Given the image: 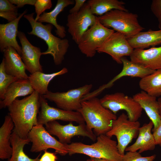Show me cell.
<instances>
[{
	"mask_svg": "<svg viewBox=\"0 0 161 161\" xmlns=\"http://www.w3.org/2000/svg\"><path fill=\"white\" fill-rule=\"evenodd\" d=\"M158 27L160 30H161V21L159 22Z\"/></svg>",
	"mask_w": 161,
	"mask_h": 161,
	"instance_id": "cell-42",
	"label": "cell"
},
{
	"mask_svg": "<svg viewBox=\"0 0 161 161\" xmlns=\"http://www.w3.org/2000/svg\"><path fill=\"white\" fill-rule=\"evenodd\" d=\"M75 1L72 0H58L53 10L49 12L43 13L40 16L37 21L41 23H47L54 26L56 28L55 32L56 35L60 38H64L66 36L65 27L58 24L57 18L65 7L74 4Z\"/></svg>",
	"mask_w": 161,
	"mask_h": 161,
	"instance_id": "cell-23",
	"label": "cell"
},
{
	"mask_svg": "<svg viewBox=\"0 0 161 161\" xmlns=\"http://www.w3.org/2000/svg\"><path fill=\"white\" fill-rule=\"evenodd\" d=\"M34 91L28 79L17 80L9 86L4 99L0 100V109L8 107L17 97L30 95Z\"/></svg>",
	"mask_w": 161,
	"mask_h": 161,
	"instance_id": "cell-22",
	"label": "cell"
},
{
	"mask_svg": "<svg viewBox=\"0 0 161 161\" xmlns=\"http://www.w3.org/2000/svg\"><path fill=\"white\" fill-rule=\"evenodd\" d=\"M13 148L12 153L8 161H39L40 154L36 158L31 159L24 152V146L30 142L29 138H22L20 137L14 131H13L10 140Z\"/></svg>",
	"mask_w": 161,
	"mask_h": 161,
	"instance_id": "cell-27",
	"label": "cell"
},
{
	"mask_svg": "<svg viewBox=\"0 0 161 161\" xmlns=\"http://www.w3.org/2000/svg\"><path fill=\"white\" fill-rule=\"evenodd\" d=\"M145 111L156 129L161 122V116L159 112V105L157 98L151 96L143 91L137 93L133 97Z\"/></svg>",
	"mask_w": 161,
	"mask_h": 161,
	"instance_id": "cell-20",
	"label": "cell"
},
{
	"mask_svg": "<svg viewBox=\"0 0 161 161\" xmlns=\"http://www.w3.org/2000/svg\"><path fill=\"white\" fill-rule=\"evenodd\" d=\"M14 128L13 121L8 114L0 128V158L2 160H9L12 155L13 148L10 140Z\"/></svg>",
	"mask_w": 161,
	"mask_h": 161,
	"instance_id": "cell-25",
	"label": "cell"
},
{
	"mask_svg": "<svg viewBox=\"0 0 161 161\" xmlns=\"http://www.w3.org/2000/svg\"><path fill=\"white\" fill-rule=\"evenodd\" d=\"M52 5L51 0H36L34 5L36 14L35 20L37 21L40 16L46 10L50 9Z\"/></svg>",
	"mask_w": 161,
	"mask_h": 161,
	"instance_id": "cell-32",
	"label": "cell"
},
{
	"mask_svg": "<svg viewBox=\"0 0 161 161\" xmlns=\"http://www.w3.org/2000/svg\"><path fill=\"white\" fill-rule=\"evenodd\" d=\"M17 36L21 45V56L26 70L30 74L38 72H43L42 67L40 62L42 55L40 48L32 45L23 32L18 31Z\"/></svg>",
	"mask_w": 161,
	"mask_h": 161,
	"instance_id": "cell-15",
	"label": "cell"
},
{
	"mask_svg": "<svg viewBox=\"0 0 161 161\" xmlns=\"http://www.w3.org/2000/svg\"><path fill=\"white\" fill-rule=\"evenodd\" d=\"M97 18L92 13L87 3H85L78 12L69 13L68 15L66 24L68 31L77 44L89 27L95 23Z\"/></svg>",
	"mask_w": 161,
	"mask_h": 161,
	"instance_id": "cell-12",
	"label": "cell"
},
{
	"mask_svg": "<svg viewBox=\"0 0 161 161\" xmlns=\"http://www.w3.org/2000/svg\"><path fill=\"white\" fill-rule=\"evenodd\" d=\"M68 72V69L66 67L59 71L50 74L38 72L30 74L28 79L34 91L40 95H43L49 91L48 89V85L54 78L65 74Z\"/></svg>",
	"mask_w": 161,
	"mask_h": 161,
	"instance_id": "cell-26",
	"label": "cell"
},
{
	"mask_svg": "<svg viewBox=\"0 0 161 161\" xmlns=\"http://www.w3.org/2000/svg\"><path fill=\"white\" fill-rule=\"evenodd\" d=\"M78 111L87 126L93 129L97 136L106 134L112 129L113 121L117 118L116 115L103 106L96 97L83 100Z\"/></svg>",
	"mask_w": 161,
	"mask_h": 161,
	"instance_id": "cell-2",
	"label": "cell"
},
{
	"mask_svg": "<svg viewBox=\"0 0 161 161\" xmlns=\"http://www.w3.org/2000/svg\"><path fill=\"white\" fill-rule=\"evenodd\" d=\"M24 10L15 20L6 24H0V50L3 52L5 49L11 47L14 48L21 56V47L16 40L19 22L27 13Z\"/></svg>",
	"mask_w": 161,
	"mask_h": 161,
	"instance_id": "cell-18",
	"label": "cell"
},
{
	"mask_svg": "<svg viewBox=\"0 0 161 161\" xmlns=\"http://www.w3.org/2000/svg\"><path fill=\"white\" fill-rule=\"evenodd\" d=\"M39 97L40 95L34 91L21 99H16L8 107V114L14 125L13 131L21 138H28L32 128L38 124Z\"/></svg>",
	"mask_w": 161,
	"mask_h": 161,
	"instance_id": "cell-1",
	"label": "cell"
},
{
	"mask_svg": "<svg viewBox=\"0 0 161 161\" xmlns=\"http://www.w3.org/2000/svg\"><path fill=\"white\" fill-rule=\"evenodd\" d=\"M87 3L92 14L99 16L114 9L129 12L124 6L125 3L118 0H89Z\"/></svg>",
	"mask_w": 161,
	"mask_h": 161,
	"instance_id": "cell-29",
	"label": "cell"
},
{
	"mask_svg": "<svg viewBox=\"0 0 161 161\" xmlns=\"http://www.w3.org/2000/svg\"><path fill=\"white\" fill-rule=\"evenodd\" d=\"M18 80L17 78L7 74L4 69V60L3 58L0 64V98L4 99L5 93L9 86Z\"/></svg>",
	"mask_w": 161,
	"mask_h": 161,
	"instance_id": "cell-30",
	"label": "cell"
},
{
	"mask_svg": "<svg viewBox=\"0 0 161 161\" xmlns=\"http://www.w3.org/2000/svg\"><path fill=\"white\" fill-rule=\"evenodd\" d=\"M18 11L0 12V16L7 20L8 22L13 21L18 17Z\"/></svg>",
	"mask_w": 161,
	"mask_h": 161,
	"instance_id": "cell-35",
	"label": "cell"
},
{
	"mask_svg": "<svg viewBox=\"0 0 161 161\" xmlns=\"http://www.w3.org/2000/svg\"><path fill=\"white\" fill-rule=\"evenodd\" d=\"M39 101L41 110L37 117L38 124L45 125L49 122L57 120L74 122L79 124L85 123L82 115L78 111H66L50 106L42 95H40Z\"/></svg>",
	"mask_w": 161,
	"mask_h": 161,
	"instance_id": "cell-13",
	"label": "cell"
},
{
	"mask_svg": "<svg viewBox=\"0 0 161 161\" xmlns=\"http://www.w3.org/2000/svg\"><path fill=\"white\" fill-rule=\"evenodd\" d=\"M4 69L6 73L18 80L28 79L26 67L21 56L13 47H9L4 50Z\"/></svg>",
	"mask_w": 161,
	"mask_h": 161,
	"instance_id": "cell-19",
	"label": "cell"
},
{
	"mask_svg": "<svg viewBox=\"0 0 161 161\" xmlns=\"http://www.w3.org/2000/svg\"><path fill=\"white\" fill-rule=\"evenodd\" d=\"M34 14L32 13L24 16L29 22L32 28L28 34L36 36L44 40L47 45L48 48L46 51L42 52V55H50L55 65L61 64L69 47L68 40L53 35L51 32L53 25L50 24L44 25L35 21L34 18Z\"/></svg>",
	"mask_w": 161,
	"mask_h": 161,
	"instance_id": "cell-3",
	"label": "cell"
},
{
	"mask_svg": "<svg viewBox=\"0 0 161 161\" xmlns=\"http://www.w3.org/2000/svg\"><path fill=\"white\" fill-rule=\"evenodd\" d=\"M12 4L16 5L18 8L23 7L25 5H34L36 0H9Z\"/></svg>",
	"mask_w": 161,
	"mask_h": 161,
	"instance_id": "cell-36",
	"label": "cell"
},
{
	"mask_svg": "<svg viewBox=\"0 0 161 161\" xmlns=\"http://www.w3.org/2000/svg\"><path fill=\"white\" fill-rule=\"evenodd\" d=\"M39 161H56L57 157L53 153L50 152L45 151Z\"/></svg>",
	"mask_w": 161,
	"mask_h": 161,
	"instance_id": "cell-38",
	"label": "cell"
},
{
	"mask_svg": "<svg viewBox=\"0 0 161 161\" xmlns=\"http://www.w3.org/2000/svg\"><path fill=\"white\" fill-rule=\"evenodd\" d=\"M97 141L91 145L81 142L65 144L68 154H85L91 158L104 159L111 161H122L123 156L119 153L117 143L106 134L97 136Z\"/></svg>",
	"mask_w": 161,
	"mask_h": 161,
	"instance_id": "cell-4",
	"label": "cell"
},
{
	"mask_svg": "<svg viewBox=\"0 0 161 161\" xmlns=\"http://www.w3.org/2000/svg\"><path fill=\"white\" fill-rule=\"evenodd\" d=\"M45 129L51 135L57 136L59 141L63 144H69L72 137L81 136L88 137L93 141L96 139V136L85 123L74 125L71 122L63 125L56 121L49 122L45 125Z\"/></svg>",
	"mask_w": 161,
	"mask_h": 161,
	"instance_id": "cell-10",
	"label": "cell"
},
{
	"mask_svg": "<svg viewBox=\"0 0 161 161\" xmlns=\"http://www.w3.org/2000/svg\"><path fill=\"white\" fill-rule=\"evenodd\" d=\"M90 160L91 161H111L106 159H97L94 158H91Z\"/></svg>",
	"mask_w": 161,
	"mask_h": 161,
	"instance_id": "cell-40",
	"label": "cell"
},
{
	"mask_svg": "<svg viewBox=\"0 0 161 161\" xmlns=\"http://www.w3.org/2000/svg\"><path fill=\"white\" fill-rule=\"evenodd\" d=\"M86 161H90V159H88Z\"/></svg>",
	"mask_w": 161,
	"mask_h": 161,
	"instance_id": "cell-43",
	"label": "cell"
},
{
	"mask_svg": "<svg viewBox=\"0 0 161 161\" xmlns=\"http://www.w3.org/2000/svg\"><path fill=\"white\" fill-rule=\"evenodd\" d=\"M156 157L155 154L143 157L137 151H128L123 155L122 161H153Z\"/></svg>",
	"mask_w": 161,
	"mask_h": 161,
	"instance_id": "cell-31",
	"label": "cell"
},
{
	"mask_svg": "<svg viewBox=\"0 0 161 161\" xmlns=\"http://www.w3.org/2000/svg\"><path fill=\"white\" fill-rule=\"evenodd\" d=\"M114 30L104 26L97 17L95 23L83 35L78 44V48L87 57H93L97 49L104 42Z\"/></svg>",
	"mask_w": 161,
	"mask_h": 161,
	"instance_id": "cell-8",
	"label": "cell"
},
{
	"mask_svg": "<svg viewBox=\"0 0 161 161\" xmlns=\"http://www.w3.org/2000/svg\"><path fill=\"white\" fill-rule=\"evenodd\" d=\"M100 22L104 26L130 38L141 32L144 28L139 23L138 15L135 13L117 9L112 10L97 17Z\"/></svg>",
	"mask_w": 161,
	"mask_h": 161,
	"instance_id": "cell-5",
	"label": "cell"
},
{
	"mask_svg": "<svg viewBox=\"0 0 161 161\" xmlns=\"http://www.w3.org/2000/svg\"><path fill=\"white\" fill-rule=\"evenodd\" d=\"M100 100L103 106L115 115L120 110H125L131 121H137L141 116L143 109L139 103L122 92L106 94Z\"/></svg>",
	"mask_w": 161,
	"mask_h": 161,
	"instance_id": "cell-7",
	"label": "cell"
},
{
	"mask_svg": "<svg viewBox=\"0 0 161 161\" xmlns=\"http://www.w3.org/2000/svg\"><path fill=\"white\" fill-rule=\"evenodd\" d=\"M127 41L134 49H144L161 44V30L141 32L128 38Z\"/></svg>",
	"mask_w": 161,
	"mask_h": 161,
	"instance_id": "cell-24",
	"label": "cell"
},
{
	"mask_svg": "<svg viewBox=\"0 0 161 161\" xmlns=\"http://www.w3.org/2000/svg\"><path fill=\"white\" fill-rule=\"evenodd\" d=\"M131 61L154 70L161 69V46L148 49H135L130 56Z\"/></svg>",
	"mask_w": 161,
	"mask_h": 161,
	"instance_id": "cell-17",
	"label": "cell"
},
{
	"mask_svg": "<svg viewBox=\"0 0 161 161\" xmlns=\"http://www.w3.org/2000/svg\"><path fill=\"white\" fill-rule=\"evenodd\" d=\"M140 127L139 122L130 120L127 115L123 113L113 121L112 129L106 135L111 137H116L119 152L123 156L129 144L137 137Z\"/></svg>",
	"mask_w": 161,
	"mask_h": 161,
	"instance_id": "cell-6",
	"label": "cell"
},
{
	"mask_svg": "<svg viewBox=\"0 0 161 161\" xmlns=\"http://www.w3.org/2000/svg\"><path fill=\"white\" fill-rule=\"evenodd\" d=\"M134 49L128 42L127 38L122 33L114 32L97 49V52L109 55L117 64H122L121 58L130 56Z\"/></svg>",
	"mask_w": 161,
	"mask_h": 161,
	"instance_id": "cell-14",
	"label": "cell"
},
{
	"mask_svg": "<svg viewBox=\"0 0 161 161\" xmlns=\"http://www.w3.org/2000/svg\"><path fill=\"white\" fill-rule=\"evenodd\" d=\"M159 105V112L160 115L161 116V97L158 98L157 100Z\"/></svg>",
	"mask_w": 161,
	"mask_h": 161,
	"instance_id": "cell-41",
	"label": "cell"
},
{
	"mask_svg": "<svg viewBox=\"0 0 161 161\" xmlns=\"http://www.w3.org/2000/svg\"><path fill=\"white\" fill-rule=\"evenodd\" d=\"M12 11H18L16 6L11 3L9 0H0V12Z\"/></svg>",
	"mask_w": 161,
	"mask_h": 161,
	"instance_id": "cell-34",
	"label": "cell"
},
{
	"mask_svg": "<svg viewBox=\"0 0 161 161\" xmlns=\"http://www.w3.org/2000/svg\"><path fill=\"white\" fill-rule=\"evenodd\" d=\"M152 131L156 145L161 147V122L158 127Z\"/></svg>",
	"mask_w": 161,
	"mask_h": 161,
	"instance_id": "cell-37",
	"label": "cell"
},
{
	"mask_svg": "<svg viewBox=\"0 0 161 161\" xmlns=\"http://www.w3.org/2000/svg\"><path fill=\"white\" fill-rule=\"evenodd\" d=\"M154 124L150 121L148 123H144L139 129V134L135 142L127 147L125 151H136L141 153L147 151L154 150L156 145L151 131Z\"/></svg>",
	"mask_w": 161,
	"mask_h": 161,
	"instance_id": "cell-21",
	"label": "cell"
},
{
	"mask_svg": "<svg viewBox=\"0 0 161 161\" xmlns=\"http://www.w3.org/2000/svg\"><path fill=\"white\" fill-rule=\"evenodd\" d=\"M121 61L123 67L120 72L108 83L101 86L97 90L93 92L92 94L94 96H96L104 89L111 87L115 82L123 77L130 76L142 78L155 71L145 68L128 60L125 57L121 58Z\"/></svg>",
	"mask_w": 161,
	"mask_h": 161,
	"instance_id": "cell-16",
	"label": "cell"
},
{
	"mask_svg": "<svg viewBox=\"0 0 161 161\" xmlns=\"http://www.w3.org/2000/svg\"><path fill=\"white\" fill-rule=\"evenodd\" d=\"M74 6L69 10V13H74L79 12L83 7L86 0H75Z\"/></svg>",
	"mask_w": 161,
	"mask_h": 161,
	"instance_id": "cell-39",
	"label": "cell"
},
{
	"mask_svg": "<svg viewBox=\"0 0 161 161\" xmlns=\"http://www.w3.org/2000/svg\"><path fill=\"white\" fill-rule=\"evenodd\" d=\"M139 86L142 91L151 96L161 97V69L141 78Z\"/></svg>",
	"mask_w": 161,
	"mask_h": 161,
	"instance_id": "cell-28",
	"label": "cell"
},
{
	"mask_svg": "<svg viewBox=\"0 0 161 161\" xmlns=\"http://www.w3.org/2000/svg\"><path fill=\"white\" fill-rule=\"evenodd\" d=\"M151 9L152 13L157 18L159 22L161 21V0H152Z\"/></svg>",
	"mask_w": 161,
	"mask_h": 161,
	"instance_id": "cell-33",
	"label": "cell"
},
{
	"mask_svg": "<svg viewBox=\"0 0 161 161\" xmlns=\"http://www.w3.org/2000/svg\"><path fill=\"white\" fill-rule=\"evenodd\" d=\"M43 126L38 124L34 126L28 134V138L32 143L30 151L37 153L52 148L56 153L61 155L68 154L65 144L52 137Z\"/></svg>",
	"mask_w": 161,
	"mask_h": 161,
	"instance_id": "cell-11",
	"label": "cell"
},
{
	"mask_svg": "<svg viewBox=\"0 0 161 161\" xmlns=\"http://www.w3.org/2000/svg\"><path fill=\"white\" fill-rule=\"evenodd\" d=\"M92 87V84H89L65 92L49 91L43 96L46 99L54 103L59 108L68 111H78L81 107L83 97L90 93Z\"/></svg>",
	"mask_w": 161,
	"mask_h": 161,
	"instance_id": "cell-9",
	"label": "cell"
}]
</instances>
